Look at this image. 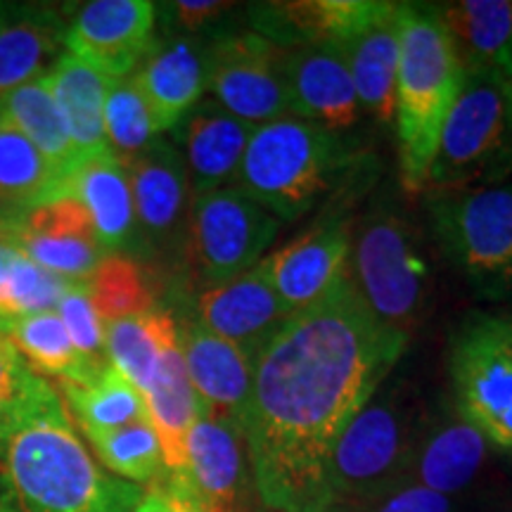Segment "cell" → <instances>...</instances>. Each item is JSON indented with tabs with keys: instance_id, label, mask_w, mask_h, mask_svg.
<instances>
[{
	"instance_id": "cell-1",
	"label": "cell",
	"mask_w": 512,
	"mask_h": 512,
	"mask_svg": "<svg viewBox=\"0 0 512 512\" xmlns=\"http://www.w3.org/2000/svg\"><path fill=\"white\" fill-rule=\"evenodd\" d=\"M406 344L368 311L347 273L256 351L242 434L268 508L330 512L332 451Z\"/></svg>"
},
{
	"instance_id": "cell-2",
	"label": "cell",
	"mask_w": 512,
	"mask_h": 512,
	"mask_svg": "<svg viewBox=\"0 0 512 512\" xmlns=\"http://www.w3.org/2000/svg\"><path fill=\"white\" fill-rule=\"evenodd\" d=\"M0 465L24 512H131L145 491L95 463L60 399L10 434Z\"/></svg>"
},
{
	"instance_id": "cell-3",
	"label": "cell",
	"mask_w": 512,
	"mask_h": 512,
	"mask_svg": "<svg viewBox=\"0 0 512 512\" xmlns=\"http://www.w3.org/2000/svg\"><path fill=\"white\" fill-rule=\"evenodd\" d=\"M463 79L465 69L437 5L401 3L394 126L401 183L408 192L427 190L441 128Z\"/></svg>"
},
{
	"instance_id": "cell-4",
	"label": "cell",
	"mask_w": 512,
	"mask_h": 512,
	"mask_svg": "<svg viewBox=\"0 0 512 512\" xmlns=\"http://www.w3.org/2000/svg\"><path fill=\"white\" fill-rule=\"evenodd\" d=\"M354 152L339 133L283 117L256 126L242 159L238 188L278 219L297 221L347 181Z\"/></svg>"
},
{
	"instance_id": "cell-5",
	"label": "cell",
	"mask_w": 512,
	"mask_h": 512,
	"mask_svg": "<svg viewBox=\"0 0 512 512\" xmlns=\"http://www.w3.org/2000/svg\"><path fill=\"white\" fill-rule=\"evenodd\" d=\"M422 430L425 418L411 387L401 380H384L332 451L330 512H349L408 486Z\"/></svg>"
},
{
	"instance_id": "cell-6",
	"label": "cell",
	"mask_w": 512,
	"mask_h": 512,
	"mask_svg": "<svg viewBox=\"0 0 512 512\" xmlns=\"http://www.w3.org/2000/svg\"><path fill=\"white\" fill-rule=\"evenodd\" d=\"M427 216L441 254L472 294L512 304V183L430 192Z\"/></svg>"
},
{
	"instance_id": "cell-7",
	"label": "cell",
	"mask_w": 512,
	"mask_h": 512,
	"mask_svg": "<svg viewBox=\"0 0 512 512\" xmlns=\"http://www.w3.org/2000/svg\"><path fill=\"white\" fill-rule=\"evenodd\" d=\"M349 278L384 328L411 339L432 292L418 230L392 209H375L351 235Z\"/></svg>"
},
{
	"instance_id": "cell-8",
	"label": "cell",
	"mask_w": 512,
	"mask_h": 512,
	"mask_svg": "<svg viewBox=\"0 0 512 512\" xmlns=\"http://www.w3.org/2000/svg\"><path fill=\"white\" fill-rule=\"evenodd\" d=\"M512 171L510 83L501 76L465 72L430 166V192L475 190Z\"/></svg>"
},
{
	"instance_id": "cell-9",
	"label": "cell",
	"mask_w": 512,
	"mask_h": 512,
	"mask_svg": "<svg viewBox=\"0 0 512 512\" xmlns=\"http://www.w3.org/2000/svg\"><path fill=\"white\" fill-rule=\"evenodd\" d=\"M456 413L491 446L512 451V311H472L448 344Z\"/></svg>"
},
{
	"instance_id": "cell-10",
	"label": "cell",
	"mask_w": 512,
	"mask_h": 512,
	"mask_svg": "<svg viewBox=\"0 0 512 512\" xmlns=\"http://www.w3.org/2000/svg\"><path fill=\"white\" fill-rule=\"evenodd\" d=\"M280 230V221L238 185L197 195L185 221V256L202 290L247 273Z\"/></svg>"
},
{
	"instance_id": "cell-11",
	"label": "cell",
	"mask_w": 512,
	"mask_h": 512,
	"mask_svg": "<svg viewBox=\"0 0 512 512\" xmlns=\"http://www.w3.org/2000/svg\"><path fill=\"white\" fill-rule=\"evenodd\" d=\"M285 50L252 29L221 34L207 48V88L223 110L247 124L264 126L290 117Z\"/></svg>"
},
{
	"instance_id": "cell-12",
	"label": "cell",
	"mask_w": 512,
	"mask_h": 512,
	"mask_svg": "<svg viewBox=\"0 0 512 512\" xmlns=\"http://www.w3.org/2000/svg\"><path fill=\"white\" fill-rule=\"evenodd\" d=\"M247 441L238 425L202 415L185 439L178 472L162 482L197 512H240L247 489Z\"/></svg>"
},
{
	"instance_id": "cell-13",
	"label": "cell",
	"mask_w": 512,
	"mask_h": 512,
	"mask_svg": "<svg viewBox=\"0 0 512 512\" xmlns=\"http://www.w3.org/2000/svg\"><path fill=\"white\" fill-rule=\"evenodd\" d=\"M155 17L150 0H93L67 24L64 46L110 81L128 79L155 46Z\"/></svg>"
},
{
	"instance_id": "cell-14",
	"label": "cell",
	"mask_w": 512,
	"mask_h": 512,
	"mask_svg": "<svg viewBox=\"0 0 512 512\" xmlns=\"http://www.w3.org/2000/svg\"><path fill=\"white\" fill-rule=\"evenodd\" d=\"M351 259V230L344 219L320 221L299 240L266 256L268 278L280 302L299 313L328 297L347 278Z\"/></svg>"
},
{
	"instance_id": "cell-15",
	"label": "cell",
	"mask_w": 512,
	"mask_h": 512,
	"mask_svg": "<svg viewBox=\"0 0 512 512\" xmlns=\"http://www.w3.org/2000/svg\"><path fill=\"white\" fill-rule=\"evenodd\" d=\"M292 316L268 278L264 259L238 278L202 290L197 299V323L252 356Z\"/></svg>"
},
{
	"instance_id": "cell-16",
	"label": "cell",
	"mask_w": 512,
	"mask_h": 512,
	"mask_svg": "<svg viewBox=\"0 0 512 512\" xmlns=\"http://www.w3.org/2000/svg\"><path fill=\"white\" fill-rule=\"evenodd\" d=\"M124 169L133 192L140 247H169L183 235L190 211V178L183 155L157 138Z\"/></svg>"
},
{
	"instance_id": "cell-17",
	"label": "cell",
	"mask_w": 512,
	"mask_h": 512,
	"mask_svg": "<svg viewBox=\"0 0 512 512\" xmlns=\"http://www.w3.org/2000/svg\"><path fill=\"white\" fill-rule=\"evenodd\" d=\"M283 79L294 119L335 133L356 124L361 105L342 50L332 46L287 48Z\"/></svg>"
},
{
	"instance_id": "cell-18",
	"label": "cell",
	"mask_w": 512,
	"mask_h": 512,
	"mask_svg": "<svg viewBox=\"0 0 512 512\" xmlns=\"http://www.w3.org/2000/svg\"><path fill=\"white\" fill-rule=\"evenodd\" d=\"M387 8L384 0H292L254 3L247 10L254 34L275 46L342 48Z\"/></svg>"
},
{
	"instance_id": "cell-19",
	"label": "cell",
	"mask_w": 512,
	"mask_h": 512,
	"mask_svg": "<svg viewBox=\"0 0 512 512\" xmlns=\"http://www.w3.org/2000/svg\"><path fill=\"white\" fill-rule=\"evenodd\" d=\"M181 349L188 377L200 396L204 415L245 427V415L252 396L254 356L235 347L197 320L181 328Z\"/></svg>"
},
{
	"instance_id": "cell-20",
	"label": "cell",
	"mask_w": 512,
	"mask_h": 512,
	"mask_svg": "<svg viewBox=\"0 0 512 512\" xmlns=\"http://www.w3.org/2000/svg\"><path fill=\"white\" fill-rule=\"evenodd\" d=\"M131 81L145 100L155 131H171L202 102L207 88V50L188 38L155 43Z\"/></svg>"
},
{
	"instance_id": "cell-21",
	"label": "cell",
	"mask_w": 512,
	"mask_h": 512,
	"mask_svg": "<svg viewBox=\"0 0 512 512\" xmlns=\"http://www.w3.org/2000/svg\"><path fill=\"white\" fill-rule=\"evenodd\" d=\"M178 126L195 197L238 181L247 145L256 131L254 124L233 117L216 100H202Z\"/></svg>"
},
{
	"instance_id": "cell-22",
	"label": "cell",
	"mask_w": 512,
	"mask_h": 512,
	"mask_svg": "<svg viewBox=\"0 0 512 512\" xmlns=\"http://www.w3.org/2000/svg\"><path fill=\"white\" fill-rule=\"evenodd\" d=\"M74 195L91 214L95 238L110 254L140 249L136 207L124 164L110 150L83 157L69 178Z\"/></svg>"
},
{
	"instance_id": "cell-23",
	"label": "cell",
	"mask_w": 512,
	"mask_h": 512,
	"mask_svg": "<svg viewBox=\"0 0 512 512\" xmlns=\"http://www.w3.org/2000/svg\"><path fill=\"white\" fill-rule=\"evenodd\" d=\"M489 441L460 415H446L422 430L408 484L451 498L475 482Z\"/></svg>"
},
{
	"instance_id": "cell-24",
	"label": "cell",
	"mask_w": 512,
	"mask_h": 512,
	"mask_svg": "<svg viewBox=\"0 0 512 512\" xmlns=\"http://www.w3.org/2000/svg\"><path fill=\"white\" fill-rule=\"evenodd\" d=\"M437 10L465 72L501 76L512 86V3L460 0Z\"/></svg>"
},
{
	"instance_id": "cell-25",
	"label": "cell",
	"mask_w": 512,
	"mask_h": 512,
	"mask_svg": "<svg viewBox=\"0 0 512 512\" xmlns=\"http://www.w3.org/2000/svg\"><path fill=\"white\" fill-rule=\"evenodd\" d=\"M399 5L375 17L342 50L349 64L358 105L382 124H394L396 69H399Z\"/></svg>"
},
{
	"instance_id": "cell-26",
	"label": "cell",
	"mask_w": 512,
	"mask_h": 512,
	"mask_svg": "<svg viewBox=\"0 0 512 512\" xmlns=\"http://www.w3.org/2000/svg\"><path fill=\"white\" fill-rule=\"evenodd\" d=\"M64 29L53 10L0 8V100L55 67Z\"/></svg>"
},
{
	"instance_id": "cell-27",
	"label": "cell",
	"mask_w": 512,
	"mask_h": 512,
	"mask_svg": "<svg viewBox=\"0 0 512 512\" xmlns=\"http://www.w3.org/2000/svg\"><path fill=\"white\" fill-rule=\"evenodd\" d=\"M46 79L79 157L110 150L105 136V98L110 79L69 53L57 57Z\"/></svg>"
},
{
	"instance_id": "cell-28",
	"label": "cell",
	"mask_w": 512,
	"mask_h": 512,
	"mask_svg": "<svg viewBox=\"0 0 512 512\" xmlns=\"http://www.w3.org/2000/svg\"><path fill=\"white\" fill-rule=\"evenodd\" d=\"M147 415L162 441L166 472H178L185 458V439L197 420L204 415L202 401L192 389L185 370L181 342L164 349L157 377L145 394Z\"/></svg>"
},
{
	"instance_id": "cell-29",
	"label": "cell",
	"mask_w": 512,
	"mask_h": 512,
	"mask_svg": "<svg viewBox=\"0 0 512 512\" xmlns=\"http://www.w3.org/2000/svg\"><path fill=\"white\" fill-rule=\"evenodd\" d=\"M69 195L46 157L24 133L0 119V226L17 221L38 204Z\"/></svg>"
},
{
	"instance_id": "cell-30",
	"label": "cell",
	"mask_w": 512,
	"mask_h": 512,
	"mask_svg": "<svg viewBox=\"0 0 512 512\" xmlns=\"http://www.w3.org/2000/svg\"><path fill=\"white\" fill-rule=\"evenodd\" d=\"M178 342L181 328L164 309L105 323L107 361L143 394V399L155 382L164 349Z\"/></svg>"
},
{
	"instance_id": "cell-31",
	"label": "cell",
	"mask_w": 512,
	"mask_h": 512,
	"mask_svg": "<svg viewBox=\"0 0 512 512\" xmlns=\"http://www.w3.org/2000/svg\"><path fill=\"white\" fill-rule=\"evenodd\" d=\"M0 119H5L27 136L29 143L46 157L50 169L69 190V178L81 157L64 128L60 112H57L46 76L5 95L0 100Z\"/></svg>"
},
{
	"instance_id": "cell-32",
	"label": "cell",
	"mask_w": 512,
	"mask_h": 512,
	"mask_svg": "<svg viewBox=\"0 0 512 512\" xmlns=\"http://www.w3.org/2000/svg\"><path fill=\"white\" fill-rule=\"evenodd\" d=\"M60 389L83 434L150 420L143 394L112 363H105L86 382H62Z\"/></svg>"
},
{
	"instance_id": "cell-33",
	"label": "cell",
	"mask_w": 512,
	"mask_h": 512,
	"mask_svg": "<svg viewBox=\"0 0 512 512\" xmlns=\"http://www.w3.org/2000/svg\"><path fill=\"white\" fill-rule=\"evenodd\" d=\"M0 335L15 344L19 354L29 358L43 373L60 377L62 382H86L105 363L86 361L67 335L57 311H43L22 318H0Z\"/></svg>"
},
{
	"instance_id": "cell-34",
	"label": "cell",
	"mask_w": 512,
	"mask_h": 512,
	"mask_svg": "<svg viewBox=\"0 0 512 512\" xmlns=\"http://www.w3.org/2000/svg\"><path fill=\"white\" fill-rule=\"evenodd\" d=\"M100 463L114 477L131 484H157L166 475L162 441L150 420L133 422L110 432H88Z\"/></svg>"
},
{
	"instance_id": "cell-35",
	"label": "cell",
	"mask_w": 512,
	"mask_h": 512,
	"mask_svg": "<svg viewBox=\"0 0 512 512\" xmlns=\"http://www.w3.org/2000/svg\"><path fill=\"white\" fill-rule=\"evenodd\" d=\"M60 399L8 337L0 335V446L29 418Z\"/></svg>"
},
{
	"instance_id": "cell-36",
	"label": "cell",
	"mask_w": 512,
	"mask_h": 512,
	"mask_svg": "<svg viewBox=\"0 0 512 512\" xmlns=\"http://www.w3.org/2000/svg\"><path fill=\"white\" fill-rule=\"evenodd\" d=\"M86 285L102 323L155 309V297L147 287L143 271L126 254H105Z\"/></svg>"
},
{
	"instance_id": "cell-37",
	"label": "cell",
	"mask_w": 512,
	"mask_h": 512,
	"mask_svg": "<svg viewBox=\"0 0 512 512\" xmlns=\"http://www.w3.org/2000/svg\"><path fill=\"white\" fill-rule=\"evenodd\" d=\"M5 245L17 249L36 266L48 273L60 275L72 283H88L95 268L105 259V249L98 240L88 238H55V235H36L22 230L15 223L5 226Z\"/></svg>"
},
{
	"instance_id": "cell-38",
	"label": "cell",
	"mask_w": 512,
	"mask_h": 512,
	"mask_svg": "<svg viewBox=\"0 0 512 512\" xmlns=\"http://www.w3.org/2000/svg\"><path fill=\"white\" fill-rule=\"evenodd\" d=\"M105 136L107 147L121 164L136 159L159 136L131 79L110 81L105 98Z\"/></svg>"
},
{
	"instance_id": "cell-39",
	"label": "cell",
	"mask_w": 512,
	"mask_h": 512,
	"mask_svg": "<svg viewBox=\"0 0 512 512\" xmlns=\"http://www.w3.org/2000/svg\"><path fill=\"white\" fill-rule=\"evenodd\" d=\"M72 280L48 273L24 254L15 252L12 264L0 285V318H22L34 313L55 311Z\"/></svg>"
},
{
	"instance_id": "cell-40",
	"label": "cell",
	"mask_w": 512,
	"mask_h": 512,
	"mask_svg": "<svg viewBox=\"0 0 512 512\" xmlns=\"http://www.w3.org/2000/svg\"><path fill=\"white\" fill-rule=\"evenodd\" d=\"M57 316L62 318L67 335L76 351L91 363H105V323L95 311L86 283H72L57 304Z\"/></svg>"
},
{
	"instance_id": "cell-41",
	"label": "cell",
	"mask_w": 512,
	"mask_h": 512,
	"mask_svg": "<svg viewBox=\"0 0 512 512\" xmlns=\"http://www.w3.org/2000/svg\"><path fill=\"white\" fill-rule=\"evenodd\" d=\"M15 226L36 235H55V238H95L91 214L74 195H60L55 200L38 204L27 214L12 221Z\"/></svg>"
},
{
	"instance_id": "cell-42",
	"label": "cell",
	"mask_w": 512,
	"mask_h": 512,
	"mask_svg": "<svg viewBox=\"0 0 512 512\" xmlns=\"http://www.w3.org/2000/svg\"><path fill=\"white\" fill-rule=\"evenodd\" d=\"M349 512H451V498L408 484Z\"/></svg>"
},
{
	"instance_id": "cell-43",
	"label": "cell",
	"mask_w": 512,
	"mask_h": 512,
	"mask_svg": "<svg viewBox=\"0 0 512 512\" xmlns=\"http://www.w3.org/2000/svg\"><path fill=\"white\" fill-rule=\"evenodd\" d=\"M166 8H169L178 29L188 31V34H200L204 29L216 27L233 10V5L216 3V0H176Z\"/></svg>"
},
{
	"instance_id": "cell-44",
	"label": "cell",
	"mask_w": 512,
	"mask_h": 512,
	"mask_svg": "<svg viewBox=\"0 0 512 512\" xmlns=\"http://www.w3.org/2000/svg\"><path fill=\"white\" fill-rule=\"evenodd\" d=\"M131 512H197V510L185 503L183 498H178L174 491L159 479L157 484H152L150 489L143 491V496H140V501Z\"/></svg>"
},
{
	"instance_id": "cell-45",
	"label": "cell",
	"mask_w": 512,
	"mask_h": 512,
	"mask_svg": "<svg viewBox=\"0 0 512 512\" xmlns=\"http://www.w3.org/2000/svg\"><path fill=\"white\" fill-rule=\"evenodd\" d=\"M15 252L17 249L5 245V242H0V285H3L5 275H8V268L12 264V256H15Z\"/></svg>"
},
{
	"instance_id": "cell-46",
	"label": "cell",
	"mask_w": 512,
	"mask_h": 512,
	"mask_svg": "<svg viewBox=\"0 0 512 512\" xmlns=\"http://www.w3.org/2000/svg\"><path fill=\"white\" fill-rule=\"evenodd\" d=\"M0 512H24L22 508H19V503L12 498L8 491L0 486Z\"/></svg>"
},
{
	"instance_id": "cell-47",
	"label": "cell",
	"mask_w": 512,
	"mask_h": 512,
	"mask_svg": "<svg viewBox=\"0 0 512 512\" xmlns=\"http://www.w3.org/2000/svg\"><path fill=\"white\" fill-rule=\"evenodd\" d=\"M3 235H5V228L0 226V242H3Z\"/></svg>"
},
{
	"instance_id": "cell-48",
	"label": "cell",
	"mask_w": 512,
	"mask_h": 512,
	"mask_svg": "<svg viewBox=\"0 0 512 512\" xmlns=\"http://www.w3.org/2000/svg\"><path fill=\"white\" fill-rule=\"evenodd\" d=\"M510 117H512V86H510Z\"/></svg>"
}]
</instances>
